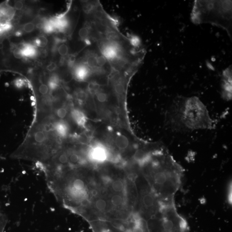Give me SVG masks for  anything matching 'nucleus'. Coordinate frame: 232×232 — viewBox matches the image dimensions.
<instances>
[{
    "instance_id": "0eeeda50",
    "label": "nucleus",
    "mask_w": 232,
    "mask_h": 232,
    "mask_svg": "<svg viewBox=\"0 0 232 232\" xmlns=\"http://www.w3.org/2000/svg\"><path fill=\"white\" fill-rule=\"evenodd\" d=\"M16 10L7 3L0 5V24H8L13 19Z\"/></svg>"
},
{
    "instance_id": "c9c22d12",
    "label": "nucleus",
    "mask_w": 232,
    "mask_h": 232,
    "mask_svg": "<svg viewBox=\"0 0 232 232\" xmlns=\"http://www.w3.org/2000/svg\"><path fill=\"white\" fill-rule=\"evenodd\" d=\"M137 177L138 175L136 173H131L128 176V178L132 182H135Z\"/></svg>"
},
{
    "instance_id": "ddd939ff",
    "label": "nucleus",
    "mask_w": 232,
    "mask_h": 232,
    "mask_svg": "<svg viewBox=\"0 0 232 232\" xmlns=\"http://www.w3.org/2000/svg\"><path fill=\"white\" fill-rule=\"evenodd\" d=\"M115 143L116 147L119 149L122 150L128 147L129 142L126 136L120 134L116 136L115 139Z\"/></svg>"
},
{
    "instance_id": "4be33fe9",
    "label": "nucleus",
    "mask_w": 232,
    "mask_h": 232,
    "mask_svg": "<svg viewBox=\"0 0 232 232\" xmlns=\"http://www.w3.org/2000/svg\"><path fill=\"white\" fill-rule=\"evenodd\" d=\"M58 51L60 55L64 57L67 55L68 52V46L65 43H62L59 46Z\"/></svg>"
},
{
    "instance_id": "aec40b11",
    "label": "nucleus",
    "mask_w": 232,
    "mask_h": 232,
    "mask_svg": "<svg viewBox=\"0 0 232 232\" xmlns=\"http://www.w3.org/2000/svg\"><path fill=\"white\" fill-rule=\"evenodd\" d=\"M112 188L115 192H121L124 188L123 183L120 180H116L112 183Z\"/></svg>"
},
{
    "instance_id": "6ab92c4d",
    "label": "nucleus",
    "mask_w": 232,
    "mask_h": 232,
    "mask_svg": "<svg viewBox=\"0 0 232 232\" xmlns=\"http://www.w3.org/2000/svg\"><path fill=\"white\" fill-rule=\"evenodd\" d=\"M90 33V28L89 27H84L80 29L79 31V35L82 40H87L89 37Z\"/></svg>"
},
{
    "instance_id": "c85d7f7f",
    "label": "nucleus",
    "mask_w": 232,
    "mask_h": 232,
    "mask_svg": "<svg viewBox=\"0 0 232 232\" xmlns=\"http://www.w3.org/2000/svg\"><path fill=\"white\" fill-rule=\"evenodd\" d=\"M97 63L98 66L100 68H102L106 64L107 59L103 55L99 56L96 57Z\"/></svg>"
},
{
    "instance_id": "39448f33",
    "label": "nucleus",
    "mask_w": 232,
    "mask_h": 232,
    "mask_svg": "<svg viewBox=\"0 0 232 232\" xmlns=\"http://www.w3.org/2000/svg\"><path fill=\"white\" fill-rule=\"evenodd\" d=\"M222 96L225 100L232 99V69L228 67L224 71L221 83Z\"/></svg>"
},
{
    "instance_id": "e433bc0d",
    "label": "nucleus",
    "mask_w": 232,
    "mask_h": 232,
    "mask_svg": "<svg viewBox=\"0 0 232 232\" xmlns=\"http://www.w3.org/2000/svg\"><path fill=\"white\" fill-rule=\"evenodd\" d=\"M75 57L74 55H71L69 57L68 59V63L70 66H72L75 63Z\"/></svg>"
},
{
    "instance_id": "f257e3e1",
    "label": "nucleus",
    "mask_w": 232,
    "mask_h": 232,
    "mask_svg": "<svg viewBox=\"0 0 232 232\" xmlns=\"http://www.w3.org/2000/svg\"><path fill=\"white\" fill-rule=\"evenodd\" d=\"M29 131L26 140L12 157L35 162L37 165H45L61 149L62 138L54 128L56 117L52 113L40 114Z\"/></svg>"
},
{
    "instance_id": "ea45409f",
    "label": "nucleus",
    "mask_w": 232,
    "mask_h": 232,
    "mask_svg": "<svg viewBox=\"0 0 232 232\" xmlns=\"http://www.w3.org/2000/svg\"><path fill=\"white\" fill-rule=\"evenodd\" d=\"M3 47H4V45L2 43H0V49H3Z\"/></svg>"
},
{
    "instance_id": "9d476101",
    "label": "nucleus",
    "mask_w": 232,
    "mask_h": 232,
    "mask_svg": "<svg viewBox=\"0 0 232 232\" xmlns=\"http://www.w3.org/2000/svg\"><path fill=\"white\" fill-rule=\"evenodd\" d=\"M91 69L86 65H82L77 67L74 72V76L79 81H85L91 73Z\"/></svg>"
},
{
    "instance_id": "bb28decb",
    "label": "nucleus",
    "mask_w": 232,
    "mask_h": 232,
    "mask_svg": "<svg viewBox=\"0 0 232 232\" xmlns=\"http://www.w3.org/2000/svg\"><path fill=\"white\" fill-rule=\"evenodd\" d=\"M106 206H107V203H106V202L103 199H98L96 202V208L99 210H104L106 208Z\"/></svg>"
},
{
    "instance_id": "72a5a7b5",
    "label": "nucleus",
    "mask_w": 232,
    "mask_h": 232,
    "mask_svg": "<svg viewBox=\"0 0 232 232\" xmlns=\"http://www.w3.org/2000/svg\"><path fill=\"white\" fill-rule=\"evenodd\" d=\"M90 203L91 202L87 198H84L81 201L80 205L82 207H87L90 205Z\"/></svg>"
},
{
    "instance_id": "1a4fd4ad",
    "label": "nucleus",
    "mask_w": 232,
    "mask_h": 232,
    "mask_svg": "<svg viewBox=\"0 0 232 232\" xmlns=\"http://www.w3.org/2000/svg\"><path fill=\"white\" fill-rule=\"evenodd\" d=\"M54 128L57 133L62 138H65L67 136L69 132L68 126L63 120L56 119Z\"/></svg>"
},
{
    "instance_id": "2eb2a0df",
    "label": "nucleus",
    "mask_w": 232,
    "mask_h": 232,
    "mask_svg": "<svg viewBox=\"0 0 232 232\" xmlns=\"http://www.w3.org/2000/svg\"><path fill=\"white\" fill-rule=\"evenodd\" d=\"M60 82V80L57 75H52L49 78L48 82V86L49 90L52 91L56 90L59 87Z\"/></svg>"
},
{
    "instance_id": "393cba45",
    "label": "nucleus",
    "mask_w": 232,
    "mask_h": 232,
    "mask_svg": "<svg viewBox=\"0 0 232 232\" xmlns=\"http://www.w3.org/2000/svg\"><path fill=\"white\" fill-rule=\"evenodd\" d=\"M49 90V88L48 86L44 84H41L38 88L39 93L44 97L47 96L46 95L48 94Z\"/></svg>"
},
{
    "instance_id": "2f4dec72",
    "label": "nucleus",
    "mask_w": 232,
    "mask_h": 232,
    "mask_svg": "<svg viewBox=\"0 0 232 232\" xmlns=\"http://www.w3.org/2000/svg\"><path fill=\"white\" fill-rule=\"evenodd\" d=\"M24 4L22 1H17L14 5V8L17 11H21L23 8Z\"/></svg>"
},
{
    "instance_id": "7ed1b4c3",
    "label": "nucleus",
    "mask_w": 232,
    "mask_h": 232,
    "mask_svg": "<svg viewBox=\"0 0 232 232\" xmlns=\"http://www.w3.org/2000/svg\"><path fill=\"white\" fill-rule=\"evenodd\" d=\"M180 112L181 122L189 129H210L212 127L209 112L198 97L186 98L182 102Z\"/></svg>"
},
{
    "instance_id": "5701e85b",
    "label": "nucleus",
    "mask_w": 232,
    "mask_h": 232,
    "mask_svg": "<svg viewBox=\"0 0 232 232\" xmlns=\"http://www.w3.org/2000/svg\"><path fill=\"white\" fill-rule=\"evenodd\" d=\"M114 90L117 95H122L125 91V87L123 83L119 82L115 85Z\"/></svg>"
},
{
    "instance_id": "423d86ee",
    "label": "nucleus",
    "mask_w": 232,
    "mask_h": 232,
    "mask_svg": "<svg viewBox=\"0 0 232 232\" xmlns=\"http://www.w3.org/2000/svg\"><path fill=\"white\" fill-rule=\"evenodd\" d=\"M88 157L94 161L103 162L108 158V151L105 147L99 144L95 145L90 150Z\"/></svg>"
},
{
    "instance_id": "f8f14e48",
    "label": "nucleus",
    "mask_w": 232,
    "mask_h": 232,
    "mask_svg": "<svg viewBox=\"0 0 232 232\" xmlns=\"http://www.w3.org/2000/svg\"><path fill=\"white\" fill-rule=\"evenodd\" d=\"M97 56L96 55L91 54L89 55L86 58L85 61V65L91 70L102 71V69L98 66L96 59Z\"/></svg>"
},
{
    "instance_id": "412c9836",
    "label": "nucleus",
    "mask_w": 232,
    "mask_h": 232,
    "mask_svg": "<svg viewBox=\"0 0 232 232\" xmlns=\"http://www.w3.org/2000/svg\"><path fill=\"white\" fill-rule=\"evenodd\" d=\"M76 98L79 102H84L87 99V94L84 91H80L77 92Z\"/></svg>"
},
{
    "instance_id": "58836bf2",
    "label": "nucleus",
    "mask_w": 232,
    "mask_h": 232,
    "mask_svg": "<svg viewBox=\"0 0 232 232\" xmlns=\"http://www.w3.org/2000/svg\"><path fill=\"white\" fill-rule=\"evenodd\" d=\"M91 194H92V195H93V196H94V197H96V196H97V195H98V192L97 190H92V191H91Z\"/></svg>"
},
{
    "instance_id": "7c9ffc66",
    "label": "nucleus",
    "mask_w": 232,
    "mask_h": 232,
    "mask_svg": "<svg viewBox=\"0 0 232 232\" xmlns=\"http://www.w3.org/2000/svg\"><path fill=\"white\" fill-rule=\"evenodd\" d=\"M88 88H89V91H91V92L94 93L98 91L99 88V84H96V83H92L89 85Z\"/></svg>"
},
{
    "instance_id": "c756f323",
    "label": "nucleus",
    "mask_w": 232,
    "mask_h": 232,
    "mask_svg": "<svg viewBox=\"0 0 232 232\" xmlns=\"http://www.w3.org/2000/svg\"><path fill=\"white\" fill-rule=\"evenodd\" d=\"M97 100L100 102H106L107 99V94L103 92H99L97 93L96 95Z\"/></svg>"
},
{
    "instance_id": "4468645a",
    "label": "nucleus",
    "mask_w": 232,
    "mask_h": 232,
    "mask_svg": "<svg viewBox=\"0 0 232 232\" xmlns=\"http://www.w3.org/2000/svg\"><path fill=\"white\" fill-rule=\"evenodd\" d=\"M105 34L106 40L109 42H118L120 39L119 33L110 27L108 28Z\"/></svg>"
},
{
    "instance_id": "f03ea898",
    "label": "nucleus",
    "mask_w": 232,
    "mask_h": 232,
    "mask_svg": "<svg viewBox=\"0 0 232 232\" xmlns=\"http://www.w3.org/2000/svg\"><path fill=\"white\" fill-rule=\"evenodd\" d=\"M146 166L152 191L159 201L173 202L176 192L181 187L184 170L169 153L166 147L157 150Z\"/></svg>"
},
{
    "instance_id": "9b49d317",
    "label": "nucleus",
    "mask_w": 232,
    "mask_h": 232,
    "mask_svg": "<svg viewBox=\"0 0 232 232\" xmlns=\"http://www.w3.org/2000/svg\"><path fill=\"white\" fill-rule=\"evenodd\" d=\"M23 57L33 58L36 56L37 51L36 47L31 44L25 43L22 47Z\"/></svg>"
},
{
    "instance_id": "4c0bfd02",
    "label": "nucleus",
    "mask_w": 232,
    "mask_h": 232,
    "mask_svg": "<svg viewBox=\"0 0 232 232\" xmlns=\"http://www.w3.org/2000/svg\"><path fill=\"white\" fill-rule=\"evenodd\" d=\"M103 181L104 182H105L106 184H108L109 182H110L111 181V179L109 178V177H107V176H105L103 178Z\"/></svg>"
},
{
    "instance_id": "473e14b6",
    "label": "nucleus",
    "mask_w": 232,
    "mask_h": 232,
    "mask_svg": "<svg viewBox=\"0 0 232 232\" xmlns=\"http://www.w3.org/2000/svg\"><path fill=\"white\" fill-rule=\"evenodd\" d=\"M25 84V82H24V80L22 79H17L15 81V86H16V87L17 88H22Z\"/></svg>"
},
{
    "instance_id": "f704fd0d",
    "label": "nucleus",
    "mask_w": 232,
    "mask_h": 232,
    "mask_svg": "<svg viewBox=\"0 0 232 232\" xmlns=\"http://www.w3.org/2000/svg\"><path fill=\"white\" fill-rule=\"evenodd\" d=\"M56 68V64L55 63L53 62L50 63L46 66V69L49 72H53V71L55 70Z\"/></svg>"
},
{
    "instance_id": "6e6552de",
    "label": "nucleus",
    "mask_w": 232,
    "mask_h": 232,
    "mask_svg": "<svg viewBox=\"0 0 232 232\" xmlns=\"http://www.w3.org/2000/svg\"><path fill=\"white\" fill-rule=\"evenodd\" d=\"M71 117L78 126L84 127L87 122V117L84 112L78 109H73L71 112Z\"/></svg>"
},
{
    "instance_id": "f3484780",
    "label": "nucleus",
    "mask_w": 232,
    "mask_h": 232,
    "mask_svg": "<svg viewBox=\"0 0 232 232\" xmlns=\"http://www.w3.org/2000/svg\"><path fill=\"white\" fill-rule=\"evenodd\" d=\"M97 8L96 5L93 3L87 2L85 3L83 6V10L87 14H93Z\"/></svg>"
},
{
    "instance_id": "dca6fc26",
    "label": "nucleus",
    "mask_w": 232,
    "mask_h": 232,
    "mask_svg": "<svg viewBox=\"0 0 232 232\" xmlns=\"http://www.w3.org/2000/svg\"><path fill=\"white\" fill-rule=\"evenodd\" d=\"M68 111L65 107H60L55 109L52 112V113L56 117H57L59 119L63 120L67 116Z\"/></svg>"
},
{
    "instance_id": "cd10ccee",
    "label": "nucleus",
    "mask_w": 232,
    "mask_h": 232,
    "mask_svg": "<svg viewBox=\"0 0 232 232\" xmlns=\"http://www.w3.org/2000/svg\"><path fill=\"white\" fill-rule=\"evenodd\" d=\"M13 55L17 59H21L23 58V50L21 47H16L13 50Z\"/></svg>"
},
{
    "instance_id": "a211bd4d",
    "label": "nucleus",
    "mask_w": 232,
    "mask_h": 232,
    "mask_svg": "<svg viewBox=\"0 0 232 232\" xmlns=\"http://www.w3.org/2000/svg\"><path fill=\"white\" fill-rule=\"evenodd\" d=\"M48 40L46 37L44 36H40L37 37L36 40H34V43L36 46L38 47H45L47 45L48 43Z\"/></svg>"
},
{
    "instance_id": "b1692460",
    "label": "nucleus",
    "mask_w": 232,
    "mask_h": 232,
    "mask_svg": "<svg viewBox=\"0 0 232 232\" xmlns=\"http://www.w3.org/2000/svg\"><path fill=\"white\" fill-rule=\"evenodd\" d=\"M111 202L113 205L115 206H119L122 202V198L120 195H113L111 199Z\"/></svg>"
},
{
    "instance_id": "a878e982",
    "label": "nucleus",
    "mask_w": 232,
    "mask_h": 232,
    "mask_svg": "<svg viewBox=\"0 0 232 232\" xmlns=\"http://www.w3.org/2000/svg\"><path fill=\"white\" fill-rule=\"evenodd\" d=\"M35 25L34 23H26L23 26V31L26 33H30L34 30Z\"/></svg>"
},
{
    "instance_id": "20e7f679",
    "label": "nucleus",
    "mask_w": 232,
    "mask_h": 232,
    "mask_svg": "<svg viewBox=\"0 0 232 232\" xmlns=\"http://www.w3.org/2000/svg\"><path fill=\"white\" fill-rule=\"evenodd\" d=\"M216 4V1H196L191 16L192 21L199 23L202 19L209 14L211 15L210 19L217 18L221 22L222 20H227V15L230 16L231 13V2L218 1L215 10Z\"/></svg>"
}]
</instances>
